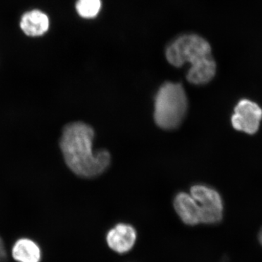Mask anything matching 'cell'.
<instances>
[{
	"label": "cell",
	"instance_id": "1",
	"mask_svg": "<svg viewBox=\"0 0 262 262\" xmlns=\"http://www.w3.org/2000/svg\"><path fill=\"white\" fill-rule=\"evenodd\" d=\"M93 127L83 122H74L63 127L61 148L69 168L82 178H94L103 173L111 163V155L106 150L94 151Z\"/></svg>",
	"mask_w": 262,
	"mask_h": 262
},
{
	"label": "cell",
	"instance_id": "2",
	"mask_svg": "<svg viewBox=\"0 0 262 262\" xmlns=\"http://www.w3.org/2000/svg\"><path fill=\"white\" fill-rule=\"evenodd\" d=\"M165 56L168 63L177 68L190 64L187 79L193 84L208 83L216 73L211 44L199 34L187 33L175 38L165 48Z\"/></svg>",
	"mask_w": 262,
	"mask_h": 262
},
{
	"label": "cell",
	"instance_id": "3",
	"mask_svg": "<svg viewBox=\"0 0 262 262\" xmlns=\"http://www.w3.org/2000/svg\"><path fill=\"white\" fill-rule=\"evenodd\" d=\"M187 107V95L182 84L165 82L155 95V121L164 130L177 128L186 116Z\"/></svg>",
	"mask_w": 262,
	"mask_h": 262
},
{
	"label": "cell",
	"instance_id": "4",
	"mask_svg": "<svg viewBox=\"0 0 262 262\" xmlns=\"http://www.w3.org/2000/svg\"><path fill=\"white\" fill-rule=\"evenodd\" d=\"M190 194L195 200L201 213V223L215 225L223 217L224 205L220 193L206 185L193 186Z\"/></svg>",
	"mask_w": 262,
	"mask_h": 262
},
{
	"label": "cell",
	"instance_id": "5",
	"mask_svg": "<svg viewBox=\"0 0 262 262\" xmlns=\"http://www.w3.org/2000/svg\"><path fill=\"white\" fill-rule=\"evenodd\" d=\"M262 120V108L251 100L241 99L234 107L231 118L235 130L253 135L257 132Z\"/></svg>",
	"mask_w": 262,
	"mask_h": 262
},
{
	"label": "cell",
	"instance_id": "6",
	"mask_svg": "<svg viewBox=\"0 0 262 262\" xmlns=\"http://www.w3.org/2000/svg\"><path fill=\"white\" fill-rule=\"evenodd\" d=\"M18 24L24 35L30 38H39L49 32L51 21L49 15L44 10L33 8L20 15Z\"/></svg>",
	"mask_w": 262,
	"mask_h": 262
},
{
	"label": "cell",
	"instance_id": "7",
	"mask_svg": "<svg viewBox=\"0 0 262 262\" xmlns=\"http://www.w3.org/2000/svg\"><path fill=\"white\" fill-rule=\"evenodd\" d=\"M137 233L135 228L128 224L120 223L108 231L106 243L115 252L125 253L130 251L136 244Z\"/></svg>",
	"mask_w": 262,
	"mask_h": 262
},
{
	"label": "cell",
	"instance_id": "8",
	"mask_svg": "<svg viewBox=\"0 0 262 262\" xmlns=\"http://www.w3.org/2000/svg\"><path fill=\"white\" fill-rule=\"evenodd\" d=\"M173 206L177 214L185 225L194 226L201 223L198 203L190 194L179 193L174 199Z\"/></svg>",
	"mask_w": 262,
	"mask_h": 262
},
{
	"label": "cell",
	"instance_id": "9",
	"mask_svg": "<svg viewBox=\"0 0 262 262\" xmlns=\"http://www.w3.org/2000/svg\"><path fill=\"white\" fill-rule=\"evenodd\" d=\"M13 258L19 262H39L41 250L32 239L22 238L15 243L13 248Z\"/></svg>",
	"mask_w": 262,
	"mask_h": 262
},
{
	"label": "cell",
	"instance_id": "10",
	"mask_svg": "<svg viewBox=\"0 0 262 262\" xmlns=\"http://www.w3.org/2000/svg\"><path fill=\"white\" fill-rule=\"evenodd\" d=\"M102 8V0H76L75 4L76 13L84 20L97 18Z\"/></svg>",
	"mask_w": 262,
	"mask_h": 262
},
{
	"label": "cell",
	"instance_id": "11",
	"mask_svg": "<svg viewBox=\"0 0 262 262\" xmlns=\"http://www.w3.org/2000/svg\"><path fill=\"white\" fill-rule=\"evenodd\" d=\"M7 251L5 249L4 242L0 237V262H5L7 258Z\"/></svg>",
	"mask_w": 262,
	"mask_h": 262
},
{
	"label": "cell",
	"instance_id": "12",
	"mask_svg": "<svg viewBox=\"0 0 262 262\" xmlns=\"http://www.w3.org/2000/svg\"><path fill=\"white\" fill-rule=\"evenodd\" d=\"M258 241H259L260 244L262 246V228L261 229V230L259 231V232H258Z\"/></svg>",
	"mask_w": 262,
	"mask_h": 262
}]
</instances>
